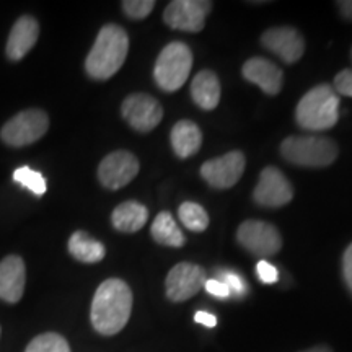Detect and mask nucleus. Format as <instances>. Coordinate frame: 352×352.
<instances>
[{"label": "nucleus", "mask_w": 352, "mask_h": 352, "mask_svg": "<svg viewBox=\"0 0 352 352\" xmlns=\"http://www.w3.org/2000/svg\"><path fill=\"white\" fill-rule=\"evenodd\" d=\"M132 311L131 287L121 279H108L96 289L90 320L95 331L113 336L126 327Z\"/></svg>", "instance_id": "obj_1"}, {"label": "nucleus", "mask_w": 352, "mask_h": 352, "mask_svg": "<svg viewBox=\"0 0 352 352\" xmlns=\"http://www.w3.org/2000/svg\"><path fill=\"white\" fill-rule=\"evenodd\" d=\"M129 51L127 33L118 25H104L85 60L87 74L95 80H108L124 64Z\"/></svg>", "instance_id": "obj_2"}, {"label": "nucleus", "mask_w": 352, "mask_h": 352, "mask_svg": "<svg viewBox=\"0 0 352 352\" xmlns=\"http://www.w3.org/2000/svg\"><path fill=\"white\" fill-rule=\"evenodd\" d=\"M296 120L305 131L331 129L340 120V95L328 83L316 85L298 101Z\"/></svg>", "instance_id": "obj_3"}, {"label": "nucleus", "mask_w": 352, "mask_h": 352, "mask_svg": "<svg viewBox=\"0 0 352 352\" xmlns=\"http://www.w3.org/2000/svg\"><path fill=\"white\" fill-rule=\"evenodd\" d=\"M338 145L323 135H290L280 144L285 160L305 168H324L338 158Z\"/></svg>", "instance_id": "obj_4"}, {"label": "nucleus", "mask_w": 352, "mask_h": 352, "mask_svg": "<svg viewBox=\"0 0 352 352\" xmlns=\"http://www.w3.org/2000/svg\"><path fill=\"white\" fill-rule=\"evenodd\" d=\"M192 67V52L182 41L170 43L157 57L155 77L157 85L164 91H176L186 83Z\"/></svg>", "instance_id": "obj_5"}, {"label": "nucleus", "mask_w": 352, "mask_h": 352, "mask_svg": "<svg viewBox=\"0 0 352 352\" xmlns=\"http://www.w3.org/2000/svg\"><path fill=\"white\" fill-rule=\"evenodd\" d=\"M50 129V118L43 109H26L13 116L0 131V139L10 147L38 142Z\"/></svg>", "instance_id": "obj_6"}, {"label": "nucleus", "mask_w": 352, "mask_h": 352, "mask_svg": "<svg viewBox=\"0 0 352 352\" xmlns=\"http://www.w3.org/2000/svg\"><path fill=\"white\" fill-rule=\"evenodd\" d=\"M236 240L246 252L258 256H272L283 248V236L272 223L263 220H246L239 227Z\"/></svg>", "instance_id": "obj_7"}, {"label": "nucleus", "mask_w": 352, "mask_h": 352, "mask_svg": "<svg viewBox=\"0 0 352 352\" xmlns=\"http://www.w3.org/2000/svg\"><path fill=\"white\" fill-rule=\"evenodd\" d=\"M210 10L212 2L208 0H173L165 8L164 20L173 30L199 33Z\"/></svg>", "instance_id": "obj_8"}, {"label": "nucleus", "mask_w": 352, "mask_h": 352, "mask_svg": "<svg viewBox=\"0 0 352 352\" xmlns=\"http://www.w3.org/2000/svg\"><path fill=\"white\" fill-rule=\"evenodd\" d=\"M121 114L132 129L151 132L160 124L162 118H164V108L157 98L151 95L134 94L122 101Z\"/></svg>", "instance_id": "obj_9"}, {"label": "nucleus", "mask_w": 352, "mask_h": 352, "mask_svg": "<svg viewBox=\"0 0 352 352\" xmlns=\"http://www.w3.org/2000/svg\"><path fill=\"white\" fill-rule=\"evenodd\" d=\"M139 160L127 151L111 152L101 160L98 166V179L107 189H121L129 184L139 173Z\"/></svg>", "instance_id": "obj_10"}, {"label": "nucleus", "mask_w": 352, "mask_h": 352, "mask_svg": "<svg viewBox=\"0 0 352 352\" xmlns=\"http://www.w3.org/2000/svg\"><path fill=\"white\" fill-rule=\"evenodd\" d=\"M294 197V188L280 170L266 166L259 175L253 199L263 208H283Z\"/></svg>", "instance_id": "obj_11"}, {"label": "nucleus", "mask_w": 352, "mask_h": 352, "mask_svg": "<svg viewBox=\"0 0 352 352\" xmlns=\"http://www.w3.org/2000/svg\"><path fill=\"white\" fill-rule=\"evenodd\" d=\"M245 166L246 160L243 153L233 151L206 162L201 166V176L215 189H228L239 183Z\"/></svg>", "instance_id": "obj_12"}, {"label": "nucleus", "mask_w": 352, "mask_h": 352, "mask_svg": "<svg viewBox=\"0 0 352 352\" xmlns=\"http://www.w3.org/2000/svg\"><path fill=\"white\" fill-rule=\"evenodd\" d=\"M206 271L201 266L191 263L176 264L166 276V296L171 302H184L195 297L204 287Z\"/></svg>", "instance_id": "obj_13"}, {"label": "nucleus", "mask_w": 352, "mask_h": 352, "mask_svg": "<svg viewBox=\"0 0 352 352\" xmlns=\"http://www.w3.org/2000/svg\"><path fill=\"white\" fill-rule=\"evenodd\" d=\"M263 46L285 64H294L305 52V39L292 26H276L263 33Z\"/></svg>", "instance_id": "obj_14"}, {"label": "nucleus", "mask_w": 352, "mask_h": 352, "mask_svg": "<svg viewBox=\"0 0 352 352\" xmlns=\"http://www.w3.org/2000/svg\"><path fill=\"white\" fill-rule=\"evenodd\" d=\"M26 283L25 261L16 254L0 261V298L7 303H16L23 297Z\"/></svg>", "instance_id": "obj_15"}, {"label": "nucleus", "mask_w": 352, "mask_h": 352, "mask_svg": "<svg viewBox=\"0 0 352 352\" xmlns=\"http://www.w3.org/2000/svg\"><path fill=\"white\" fill-rule=\"evenodd\" d=\"M241 74L248 82L258 85L264 94L277 95L283 88L284 74L283 70L271 60L263 59V57H252L243 64Z\"/></svg>", "instance_id": "obj_16"}, {"label": "nucleus", "mask_w": 352, "mask_h": 352, "mask_svg": "<svg viewBox=\"0 0 352 352\" xmlns=\"http://www.w3.org/2000/svg\"><path fill=\"white\" fill-rule=\"evenodd\" d=\"M39 36V25L33 16L25 15L13 25L7 41V57L10 60H21L33 50Z\"/></svg>", "instance_id": "obj_17"}, {"label": "nucleus", "mask_w": 352, "mask_h": 352, "mask_svg": "<svg viewBox=\"0 0 352 352\" xmlns=\"http://www.w3.org/2000/svg\"><path fill=\"white\" fill-rule=\"evenodd\" d=\"M171 147L179 158L192 157L201 148L202 132L199 126L192 121H178L170 134Z\"/></svg>", "instance_id": "obj_18"}, {"label": "nucleus", "mask_w": 352, "mask_h": 352, "mask_svg": "<svg viewBox=\"0 0 352 352\" xmlns=\"http://www.w3.org/2000/svg\"><path fill=\"white\" fill-rule=\"evenodd\" d=\"M191 96L197 107L206 111H212L214 108H217L220 101L219 77L210 70H202L192 78Z\"/></svg>", "instance_id": "obj_19"}, {"label": "nucleus", "mask_w": 352, "mask_h": 352, "mask_svg": "<svg viewBox=\"0 0 352 352\" xmlns=\"http://www.w3.org/2000/svg\"><path fill=\"white\" fill-rule=\"evenodd\" d=\"M148 219V210L145 206L135 201H126L118 206L111 214L113 227L124 233L139 232Z\"/></svg>", "instance_id": "obj_20"}, {"label": "nucleus", "mask_w": 352, "mask_h": 352, "mask_svg": "<svg viewBox=\"0 0 352 352\" xmlns=\"http://www.w3.org/2000/svg\"><path fill=\"white\" fill-rule=\"evenodd\" d=\"M69 253L72 254L77 261L94 264L100 263L101 259L107 254V248L101 241L91 239L90 235L85 232L78 230L72 233V236L69 239Z\"/></svg>", "instance_id": "obj_21"}, {"label": "nucleus", "mask_w": 352, "mask_h": 352, "mask_svg": "<svg viewBox=\"0 0 352 352\" xmlns=\"http://www.w3.org/2000/svg\"><path fill=\"white\" fill-rule=\"evenodd\" d=\"M151 233L157 243L171 246V248H182L186 243L182 228L178 227L170 212H160L157 215L152 223Z\"/></svg>", "instance_id": "obj_22"}, {"label": "nucleus", "mask_w": 352, "mask_h": 352, "mask_svg": "<svg viewBox=\"0 0 352 352\" xmlns=\"http://www.w3.org/2000/svg\"><path fill=\"white\" fill-rule=\"evenodd\" d=\"M179 220L191 232H204L209 227V215L202 206L196 202H183L178 210Z\"/></svg>", "instance_id": "obj_23"}, {"label": "nucleus", "mask_w": 352, "mask_h": 352, "mask_svg": "<svg viewBox=\"0 0 352 352\" xmlns=\"http://www.w3.org/2000/svg\"><path fill=\"white\" fill-rule=\"evenodd\" d=\"M25 352H70L69 342L57 333H44L26 346Z\"/></svg>", "instance_id": "obj_24"}, {"label": "nucleus", "mask_w": 352, "mask_h": 352, "mask_svg": "<svg viewBox=\"0 0 352 352\" xmlns=\"http://www.w3.org/2000/svg\"><path fill=\"white\" fill-rule=\"evenodd\" d=\"M13 182L32 191L34 196H43L46 192V179L39 171H34L30 166H20L13 171Z\"/></svg>", "instance_id": "obj_25"}, {"label": "nucleus", "mask_w": 352, "mask_h": 352, "mask_svg": "<svg viewBox=\"0 0 352 352\" xmlns=\"http://www.w3.org/2000/svg\"><path fill=\"white\" fill-rule=\"evenodd\" d=\"M155 7L153 0H124L122 2V10L132 20H142L151 15Z\"/></svg>", "instance_id": "obj_26"}, {"label": "nucleus", "mask_w": 352, "mask_h": 352, "mask_svg": "<svg viewBox=\"0 0 352 352\" xmlns=\"http://www.w3.org/2000/svg\"><path fill=\"white\" fill-rule=\"evenodd\" d=\"M220 277L223 284L227 285L228 290H230V296H236V297H243L248 292V285H246L245 279L240 274L233 271H222L220 272Z\"/></svg>", "instance_id": "obj_27"}, {"label": "nucleus", "mask_w": 352, "mask_h": 352, "mask_svg": "<svg viewBox=\"0 0 352 352\" xmlns=\"http://www.w3.org/2000/svg\"><path fill=\"white\" fill-rule=\"evenodd\" d=\"M334 91L338 95L351 96L352 98V69H344L334 77Z\"/></svg>", "instance_id": "obj_28"}, {"label": "nucleus", "mask_w": 352, "mask_h": 352, "mask_svg": "<svg viewBox=\"0 0 352 352\" xmlns=\"http://www.w3.org/2000/svg\"><path fill=\"white\" fill-rule=\"evenodd\" d=\"M256 272L259 280L264 284H274L277 283V279H279V272H277L276 267L267 261H259L256 266Z\"/></svg>", "instance_id": "obj_29"}, {"label": "nucleus", "mask_w": 352, "mask_h": 352, "mask_svg": "<svg viewBox=\"0 0 352 352\" xmlns=\"http://www.w3.org/2000/svg\"><path fill=\"white\" fill-rule=\"evenodd\" d=\"M204 289L208 290L210 296L217 297V298H228L230 297V290L222 280L219 279H208L204 284Z\"/></svg>", "instance_id": "obj_30"}, {"label": "nucleus", "mask_w": 352, "mask_h": 352, "mask_svg": "<svg viewBox=\"0 0 352 352\" xmlns=\"http://www.w3.org/2000/svg\"><path fill=\"white\" fill-rule=\"evenodd\" d=\"M342 276H344L347 287L352 292V243L347 246L344 256H342Z\"/></svg>", "instance_id": "obj_31"}, {"label": "nucleus", "mask_w": 352, "mask_h": 352, "mask_svg": "<svg viewBox=\"0 0 352 352\" xmlns=\"http://www.w3.org/2000/svg\"><path fill=\"white\" fill-rule=\"evenodd\" d=\"M195 320L197 323L204 324V327L208 328H214L215 324H217V318H215V315L212 314H208V311H197L195 315Z\"/></svg>", "instance_id": "obj_32"}, {"label": "nucleus", "mask_w": 352, "mask_h": 352, "mask_svg": "<svg viewBox=\"0 0 352 352\" xmlns=\"http://www.w3.org/2000/svg\"><path fill=\"white\" fill-rule=\"evenodd\" d=\"M338 8H340V13L342 19L352 21V0H342V2H336Z\"/></svg>", "instance_id": "obj_33"}, {"label": "nucleus", "mask_w": 352, "mask_h": 352, "mask_svg": "<svg viewBox=\"0 0 352 352\" xmlns=\"http://www.w3.org/2000/svg\"><path fill=\"white\" fill-rule=\"evenodd\" d=\"M303 352H331V349L327 346H316L314 349H308V351H303Z\"/></svg>", "instance_id": "obj_34"}, {"label": "nucleus", "mask_w": 352, "mask_h": 352, "mask_svg": "<svg viewBox=\"0 0 352 352\" xmlns=\"http://www.w3.org/2000/svg\"><path fill=\"white\" fill-rule=\"evenodd\" d=\"M351 59H352V50H351Z\"/></svg>", "instance_id": "obj_35"}]
</instances>
